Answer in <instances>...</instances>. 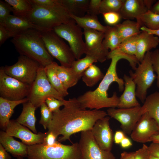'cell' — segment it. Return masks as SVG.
<instances>
[{
  "label": "cell",
  "mask_w": 159,
  "mask_h": 159,
  "mask_svg": "<svg viewBox=\"0 0 159 159\" xmlns=\"http://www.w3.org/2000/svg\"><path fill=\"white\" fill-rule=\"evenodd\" d=\"M159 134V128L156 121L147 112L143 114L130 134L132 139L144 143L151 142L153 136Z\"/></svg>",
  "instance_id": "15"
},
{
  "label": "cell",
  "mask_w": 159,
  "mask_h": 159,
  "mask_svg": "<svg viewBox=\"0 0 159 159\" xmlns=\"http://www.w3.org/2000/svg\"><path fill=\"white\" fill-rule=\"evenodd\" d=\"M12 12L11 6L4 1H0V24H2Z\"/></svg>",
  "instance_id": "40"
},
{
  "label": "cell",
  "mask_w": 159,
  "mask_h": 159,
  "mask_svg": "<svg viewBox=\"0 0 159 159\" xmlns=\"http://www.w3.org/2000/svg\"><path fill=\"white\" fill-rule=\"evenodd\" d=\"M151 59L153 69L157 74V87L159 89V49L151 52Z\"/></svg>",
  "instance_id": "41"
},
{
  "label": "cell",
  "mask_w": 159,
  "mask_h": 159,
  "mask_svg": "<svg viewBox=\"0 0 159 159\" xmlns=\"http://www.w3.org/2000/svg\"><path fill=\"white\" fill-rule=\"evenodd\" d=\"M140 29L141 31H146L150 34L156 35L158 37L159 39V29L155 30H151L143 26L141 27Z\"/></svg>",
  "instance_id": "53"
},
{
  "label": "cell",
  "mask_w": 159,
  "mask_h": 159,
  "mask_svg": "<svg viewBox=\"0 0 159 159\" xmlns=\"http://www.w3.org/2000/svg\"><path fill=\"white\" fill-rule=\"evenodd\" d=\"M59 65L53 62L44 67L45 72L48 80L52 86L64 97L69 94L68 90L64 87L57 74V67Z\"/></svg>",
  "instance_id": "28"
},
{
  "label": "cell",
  "mask_w": 159,
  "mask_h": 159,
  "mask_svg": "<svg viewBox=\"0 0 159 159\" xmlns=\"http://www.w3.org/2000/svg\"><path fill=\"white\" fill-rule=\"evenodd\" d=\"M49 97L61 100H64V97L51 85L45 72L44 67L41 65L26 98L28 101L37 108L45 102L46 100Z\"/></svg>",
  "instance_id": "7"
},
{
  "label": "cell",
  "mask_w": 159,
  "mask_h": 159,
  "mask_svg": "<svg viewBox=\"0 0 159 159\" xmlns=\"http://www.w3.org/2000/svg\"><path fill=\"white\" fill-rule=\"evenodd\" d=\"M154 72L150 51L146 53L134 72L131 70L129 71L130 76L136 85V97L143 103L147 97L148 90L156 78Z\"/></svg>",
  "instance_id": "6"
},
{
  "label": "cell",
  "mask_w": 159,
  "mask_h": 159,
  "mask_svg": "<svg viewBox=\"0 0 159 159\" xmlns=\"http://www.w3.org/2000/svg\"><path fill=\"white\" fill-rule=\"evenodd\" d=\"M13 34L16 35L27 30L34 29L42 32L47 31L34 24L26 18L10 15L2 24Z\"/></svg>",
  "instance_id": "20"
},
{
  "label": "cell",
  "mask_w": 159,
  "mask_h": 159,
  "mask_svg": "<svg viewBox=\"0 0 159 159\" xmlns=\"http://www.w3.org/2000/svg\"><path fill=\"white\" fill-rule=\"evenodd\" d=\"M124 89L119 97L118 108H130L140 106L136 98V85L131 77L126 74L123 76Z\"/></svg>",
  "instance_id": "19"
},
{
  "label": "cell",
  "mask_w": 159,
  "mask_h": 159,
  "mask_svg": "<svg viewBox=\"0 0 159 159\" xmlns=\"http://www.w3.org/2000/svg\"><path fill=\"white\" fill-rule=\"evenodd\" d=\"M110 117L106 116L97 120L91 130L99 146L103 150L111 151L114 142V134L110 125Z\"/></svg>",
  "instance_id": "17"
},
{
  "label": "cell",
  "mask_w": 159,
  "mask_h": 159,
  "mask_svg": "<svg viewBox=\"0 0 159 159\" xmlns=\"http://www.w3.org/2000/svg\"><path fill=\"white\" fill-rule=\"evenodd\" d=\"M149 154L159 158V143L152 142L148 146Z\"/></svg>",
  "instance_id": "47"
},
{
  "label": "cell",
  "mask_w": 159,
  "mask_h": 159,
  "mask_svg": "<svg viewBox=\"0 0 159 159\" xmlns=\"http://www.w3.org/2000/svg\"><path fill=\"white\" fill-rule=\"evenodd\" d=\"M148 159H159V158L150 154Z\"/></svg>",
  "instance_id": "56"
},
{
  "label": "cell",
  "mask_w": 159,
  "mask_h": 159,
  "mask_svg": "<svg viewBox=\"0 0 159 159\" xmlns=\"http://www.w3.org/2000/svg\"><path fill=\"white\" fill-rule=\"evenodd\" d=\"M149 155L148 146L143 144L141 148L135 152L134 159H148Z\"/></svg>",
  "instance_id": "44"
},
{
  "label": "cell",
  "mask_w": 159,
  "mask_h": 159,
  "mask_svg": "<svg viewBox=\"0 0 159 159\" xmlns=\"http://www.w3.org/2000/svg\"><path fill=\"white\" fill-rule=\"evenodd\" d=\"M123 131L118 130L115 132L114 135V141L117 144H120L122 140L126 136Z\"/></svg>",
  "instance_id": "49"
},
{
  "label": "cell",
  "mask_w": 159,
  "mask_h": 159,
  "mask_svg": "<svg viewBox=\"0 0 159 159\" xmlns=\"http://www.w3.org/2000/svg\"><path fill=\"white\" fill-rule=\"evenodd\" d=\"M122 59H126L131 63L133 57L119 52L109 53L107 59H111V62L98 87L95 90L87 91L77 98L82 108L99 110L104 108L117 107L119 97L115 92L109 97L108 90L111 84L114 82L117 83L120 92L124 90V80L119 77L116 71L117 64Z\"/></svg>",
  "instance_id": "2"
},
{
  "label": "cell",
  "mask_w": 159,
  "mask_h": 159,
  "mask_svg": "<svg viewBox=\"0 0 159 159\" xmlns=\"http://www.w3.org/2000/svg\"><path fill=\"white\" fill-rule=\"evenodd\" d=\"M125 0H102L100 7V14L114 12L119 13Z\"/></svg>",
  "instance_id": "37"
},
{
  "label": "cell",
  "mask_w": 159,
  "mask_h": 159,
  "mask_svg": "<svg viewBox=\"0 0 159 159\" xmlns=\"http://www.w3.org/2000/svg\"><path fill=\"white\" fill-rule=\"evenodd\" d=\"M104 75L100 68L93 64L84 72L82 78L87 86L92 87L101 80Z\"/></svg>",
  "instance_id": "32"
},
{
  "label": "cell",
  "mask_w": 159,
  "mask_h": 159,
  "mask_svg": "<svg viewBox=\"0 0 159 159\" xmlns=\"http://www.w3.org/2000/svg\"><path fill=\"white\" fill-rule=\"evenodd\" d=\"M34 5L43 6H52L61 4L60 0H31Z\"/></svg>",
  "instance_id": "45"
},
{
  "label": "cell",
  "mask_w": 159,
  "mask_h": 159,
  "mask_svg": "<svg viewBox=\"0 0 159 159\" xmlns=\"http://www.w3.org/2000/svg\"><path fill=\"white\" fill-rule=\"evenodd\" d=\"M37 108L27 101L23 104L22 111L16 120L21 125L28 127L34 133L37 134L35 127L36 118L35 111Z\"/></svg>",
  "instance_id": "24"
},
{
  "label": "cell",
  "mask_w": 159,
  "mask_h": 159,
  "mask_svg": "<svg viewBox=\"0 0 159 159\" xmlns=\"http://www.w3.org/2000/svg\"><path fill=\"white\" fill-rule=\"evenodd\" d=\"M13 37V34L6 27L0 24V46L9 38Z\"/></svg>",
  "instance_id": "46"
},
{
  "label": "cell",
  "mask_w": 159,
  "mask_h": 159,
  "mask_svg": "<svg viewBox=\"0 0 159 159\" xmlns=\"http://www.w3.org/2000/svg\"><path fill=\"white\" fill-rule=\"evenodd\" d=\"M122 42L126 39L139 34L141 31V25L137 21L126 20L121 23L115 26Z\"/></svg>",
  "instance_id": "26"
},
{
  "label": "cell",
  "mask_w": 159,
  "mask_h": 159,
  "mask_svg": "<svg viewBox=\"0 0 159 159\" xmlns=\"http://www.w3.org/2000/svg\"><path fill=\"white\" fill-rule=\"evenodd\" d=\"M42 32L31 29L15 36L11 40L20 55L26 56L44 67L54 62L43 40Z\"/></svg>",
  "instance_id": "3"
},
{
  "label": "cell",
  "mask_w": 159,
  "mask_h": 159,
  "mask_svg": "<svg viewBox=\"0 0 159 159\" xmlns=\"http://www.w3.org/2000/svg\"><path fill=\"white\" fill-rule=\"evenodd\" d=\"M136 21L142 26H144L150 30H155L159 29V14L150 10L143 14Z\"/></svg>",
  "instance_id": "35"
},
{
  "label": "cell",
  "mask_w": 159,
  "mask_h": 159,
  "mask_svg": "<svg viewBox=\"0 0 159 159\" xmlns=\"http://www.w3.org/2000/svg\"><path fill=\"white\" fill-rule=\"evenodd\" d=\"M5 131L9 135L19 139L27 145L43 143L48 133H35L16 120H10Z\"/></svg>",
  "instance_id": "16"
},
{
  "label": "cell",
  "mask_w": 159,
  "mask_h": 159,
  "mask_svg": "<svg viewBox=\"0 0 159 159\" xmlns=\"http://www.w3.org/2000/svg\"><path fill=\"white\" fill-rule=\"evenodd\" d=\"M11 7L13 15L26 18L32 11L33 4L31 0H5Z\"/></svg>",
  "instance_id": "30"
},
{
  "label": "cell",
  "mask_w": 159,
  "mask_h": 159,
  "mask_svg": "<svg viewBox=\"0 0 159 159\" xmlns=\"http://www.w3.org/2000/svg\"><path fill=\"white\" fill-rule=\"evenodd\" d=\"M28 101L27 98L23 99L13 101L0 97V125L5 130L10 119L14 112L15 108L18 105Z\"/></svg>",
  "instance_id": "23"
},
{
  "label": "cell",
  "mask_w": 159,
  "mask_h": 159,
  "mask_svg": "<svg viewBox=\"0 0 159 159\" xmlns=\"http://www.w3.org/2000/svg\"><path fill=\"white\" fill-rule=\"evenodd\" d=\"M141 106L130 108H108L107 115L119 122L120 127L125 134L130 135L137 123L142 115Z\"/></svg>",
  "instance_id": "14"
},
{
  "label": "cell",
  "mask_w": 159,
  "mask_h": 159,
  "mask_svg": "<svg viewBox=\"0 0 159 159\" xmlns=\"http://www.w3.org/2000/svg\"><path fill=\"white\" fill-rule=\"evenodd\" d=\"M33 4L32 11L25 18L46 30H52L72 19L70 14L61 3L52 6Z\"/></svg>",
  "instance_id": "4"
},
{
  "label": "cell",
  "mask_w": 159,
  "mask_h": 159,
  "mask_svg": "<svg viewBox=\"0 0 159 159\" xmlns=\"http://www.w3.org/2000/svg\"><path fill=\"white\" fill-rule=\"evenodd\" d=\"M59 37L66 40L76 60L85 54V42L82 38V28L72 18L68 22L54 27L52 29Z\"/></svg>",
  "instance_id": "9"
},
{
  "label": "cell",
  "mask_w": 159,
  "mask_h": 159,
  "mask_svg": "<svg viewBox=\"0 0 159 159\" xmlns=\"http://www.w3.org/2000/svg\"><path fill=\"white\" fill-rule=\"evenodd\" d=\"M42 35L50 54L57 59L61 66L71 67L76 59L69 46L53 30L42 32Z\"/></svg>",
  "instance_id": "8"
},
{
  "label": "cell",
  "mask_w": 159,
  "mask_h": 159,
  "mask_svg": "<svg viewBox=\"0 0 159 159\" xmlns=\"http://www.w3.org/2000/svg\"><path fill=\"white\" fill-rule=\"evenodd\" d=\"M16 159H24V158L22 157H19L17 158Z\"/></svg>",
  "instance_id": "57"
},
{
  "label": "cell",
  "mask_w": 159,
  "mask_h": 159,
  "mask_svg": "<svg viewBox=\"0 0 159 159\" xmlns=\"http://www.w3.org/2000/svg\"><path fill=\"white\" fill-rule=\"evenodd\" d=\"M138 34L123 41L121 43L118 48L115 50L126 55L135 56Z\"/></svg>",
  "instance_id": "36"
},
{
  "label": "cell",
  "mask_w": 159,
  "mask_h": 159,
  "mask_svg": "<svg viewBox=\"0 0 159 159\" xmlns=\"http://www.w3.org/2000/svg\"><path fill=\"white\" fill-rule=\"evenodd\" d=\"M64 107L53 112L52 120L49 125L48 132L53 133L61 142L69 140L76 133L91 130L98 120L107 116L104 110H87L82 108L77 98L64 100Z\"/></svg>",
  "instance_id": "1"
},
{
  "label": "cell",
  "mask_w": 159,
  "mask_h": 159,
  "mask_svg": "<svg viewBox=\"0 0 159 159\" xmlns=\"http://www.w3.org/2000/svg\"><path fill=\"white\" fill-rule=\"evenodd\" d=\"M101 1V0H90L87 14L95 16L100 14V7Z\"/></svg>",
  "instance_id": "43"
},
{
  "label": "cell",
  "mask_w": 159,
  "mask_h": 159,
  "mask_svg": "<svg viewBox=\"0 0 159 159\" xmlns=\"http://www.w3.org/2000/svg\"><path fill=\"white\" fill-rule=\"evenodd\" d=\"M120 145L123 148H127L132 145V143L131 140L126 136L122 141Z\"/></svg>",
  "instance_id": "51"
},
{
  "label": "cell",
  "mask_w": 159,
  "mask_h": 159,
  "mask_svg": "<svg viewBox=\"0 0 159 159\" xmlns=\"http://www.w3.org/2000/svg\"><path fill=\"white\" fill-rule=\"evenodd\" d=\"M135 152L124 151L121 154L120 159H134Z\"/></svg>",
  "instance_id": "52"
},
{
  "label": "cell",
  "mask_w": 159,
  "mask_h": 159,
  "mask_svg": "<svg viewBox=\"0 0 159 159\" xmlns=\"http://www.w3.org/2000/svg\"><path fill=\"white\" fill-rule=\"evenodd\" d=\"M104 20L108 24L115 26L118 24L122 18L118 12H112L102 14Z\"/></svg>",
  "instance_id": "39"
},
{
  "label": "cell",
  "mask_w": 159,
  "mask_h": 159,
  "mask_svg": "<svg viewBox=\"0 0 159 159\" xmlns=\"http://www.w3.org/2000/svg\"><path fill=\"white\" fill-rule=\"evenodd\" d=\"M64 100H61L53 97H49L46 100L45 103L50 110L53 113L59 110L60 107L64 105Z\"/></svg>",
  "instance_id": "42"
},
{
  "label": "cell",
  "mask_w": 159,
  "mask_h": 159,
  "mask_svg": "<svg viewBox=\"0 0 159 159\" xmlns=\"http://www.w3.org/2000/svg\"><path fill=\"white\" fill-rule=\"evenodd\" d=\"M155 0H125L120 11L121 18L125 20L136 19L150 10Z\"/></svg>",
  "instance_id": "18"
},
{
  "label": "cell",
  "mask_w": 159,
  "mask_h": 159,
  "mask_svg": "<svg viewBox=\"0 0 159 159\" xmlns=\"http://www.w3.org/2000/svg\"><path fill=\"white\" fill-rule=\"evenodd\" d=\"M78 144L81 159H116L111 151L100 148L95 141L91 130L81 132Z\"/></svg>",
  "instance_id": "13"
},
{
  "label": "cell",
  "mask_w": 159,
  "mask_h": 159,
  "mask_svg": "<svg viewBox=\"0 0 159 159\" xmlns=\"http://www.w3.org/2000/svg\"><path fill=\"white\" fill-rule=\"evenodd\" d=\"M159 43V39L157 36L146 31H141L138 36L135 55L138 61L141 62L146 53L156 48Z\"/></svg>",
  "instance_id": "21"
},
{
  "label": "cell",
  "mask_w": 159,
  "mask_h": 159,
  "mask_svg": "<svg viewBox=\"0 0 159 159\" xmlns=\"http://www.w3.org/2000/svg\"><path fill=\"white\" fill-rule=\"evenodd\" d=\"M31 86L8 75L0 67V97L13 101L23 99L28 96Z\"/></svg>",
  "instance_id": "11"
},
{
  "label": "cell",
  "mask_w": 159,
  "mask_h": 159,
  "mask_svg": "<svg viewBox=\"0 0 159 159\" xmlns=\"http://www.w3.org/2000/svg\"><path fill=\"white\" fill-rule=\"evenodd\" d=\"M11 157L0 143V159H11Z\"/></svg>",
  "instance_id": "50"
},
{
  "label": "cell",
  "mask_w": 159,
  "mask_h": 159,
  "mask_svg": "<svg viewBox=\"0 0 159 159\" xmlns=\"http://www.w3.org/2000/svg\"><path fill=\"white\" fill-rule=\"evenodd\" d=\"M151 142L159 143V134L152 136L151 138Z\"/></svg>",
  "instance_id": "55"
},
{
  "label": "cell",
  "mask_w": 159,
  "mask_h": 159,
  "mask_svg": "<svg viewBox=\"0 0 159 159\" xmlns=\"http://www.w3.org/2000/svg\"><path fill=\"white\" fill-rule=\"evenodd\" d=\"M143 115L147 112L156 122L159 128V92L156 91L147 96L141 106Z\"/></svg>",
  "instance_id": "25"
},
{
  "label": "cell",
  "mask_w": 159,
  "mask_h": 159,
  "mask_svg": "<svg viewBox=\"0 0 159 159\" xmlns=\"http://www.w3.org/2000/svg\"><path fill=\"white\" fill-rule=\"evenodd\" d=\"M83 29L85 39V54L95 58L98 62H104L107 59L109 52V49L103 44L104 33L91 29Z\"/></svg>",
  "instance_id": "12"
},
{
  "label": "cell",
  "mask_w": 159,
  "mask_h": 159,
  "mask_svg": "<svg viewBox=\"0 0 159 159\" xmlns=\"http://www.w3.org/2000/svg\"><path fill=\"white\" fill-rule=\"evenodd\" d=\"M71 17L81 28L87 29L104 32L107 26H104L99 21L97 16L87 14L82 17L71 15Z\"/></svg>",
  "instance_id": "27"
},
{
  "label": "cell",
  "mask_w": 159,
  "mask_h": 159,
  "mask_svg": "<svg viewBox=\"0 0 159 159\" xmlns=\"http://www.w3.org/2000/svg\"><path fill=\"white\" fill-rule=\"evenodd\" d=\"M0 143L5 150L13 156L17 158L27 157V145L15 140L6 132L0 131Z\"/></svg>",
  "instance_id": "22"
},
{
  "label": "cell",
  "mask_w": 159,
  "mask_h": 159,
  "mask_svg": "<svg viewBox=\"0 0 159 159\" xmlns=\"http://www.w3.org/2000/svg\"><path fill=\"white\" fill-rule=\"evenodd\" d=\"M57 73L64 87L67 90L75 85L80 80L71 67L59 65Z\"/></svg>",
  "instance_id": "31"
},
{
  "label": "cell",
  "mask_w": 159,
  "mask_h": 159,
  "mask_svg": "<svg viewBox=\"0 0 159 159\" xmlns=\"http://www.w3.org/2000/svg\"><path fill=\"white\" fill-rule=\"evenodd\" d=\"M40 107L41 117L39 123L46 130L52 120L53 113L50 110L45 102L43 103Z\"/></svg>",
  "instance_id": "38"
},
{
  "label": "cell",
  "mask_w": 159,
  "mask_h": 159,
  "mask_svg": "<svg viewBox=\"0 0 159 159\" xmlns=\"http://www.w3.org/2000/svg\"><path fill=\"white\" fill-rule=\"evenodd\" d=\"M107 26L102 43L105 48L112 51L117 48L121 42L115 27L108 25Z\"/></svg>",
  "instance_id": "33"
},
{
  "label": "cell",
  "mask_w": 159,
  "mask_h": 159,
  "mask_svg": "<svg viewBox=\"0 0 159 159\" xmlns=\"http://www.w3.org/2000/svg\"><path fill=\"white\" fill-rule=\"evenodd\" d=\"M27 147L28 159H81L78 142L66 145L57 141L52 145L42 143Z\"/></svg>",
  "instance_id": "5"
},
{
  "label": "cell",
  "mask_w": 159,
  "mask_h": 159,
  "mask_svg": "<svg viewBox=\"0 0 159 159\" xmlns=\"http://www.w3.org/2000/svg\"><path fill=\"white\" fill-rule=\"evenodd\" d=\"M89 0H60L61 4L71 15L82 17L87 13Z\"/></svg>",
  "instance_id": "29"
},
{
  "label": "cell",
  "mask_w": 159,
  "mask_h": 159,
  "mask_svg": "<svg viewBox=\"0 0 159 159\" xmlns=\"http://www.w3.org/2000/svg\"><path fill=\"white\" fill-rule=\"evenodd\" d=\"M150 10L155 13L159 14V0L152 6Z\"/></svg>",
  "instance_id": "54"
},
{
  "label": "cell",
  "mask_w": 159,
  "mask_h": 159,
  "mask_svg": "<svg viewBox=\"0 0 159 159\" xmlns=\"http://www.w3.org/2000/svg\"><path fill=\"white\" fill-rule=\"evenodd\" d=\"M47 132V134L44 138L43 144L48 145H52L57 141L56 139L57 138L52 132L48 131Z\"/></svg>",
  "instance_id": "48"
},
{
  "label": "cell",
  "mask_w": 159,
  "mask_h": 159,
  "mask_svg": "<svg viewBox=\"0 0 159 159\" xmlns=\"http://www.w3.org/2000/svg\"><path fill=\"white\" fill-rule=\"evenodd\" d=\"M98 62L95 58L88 55L84 58L74 60L71 67L75 74L80 79L84 72L94 63Z\"/></svg>",
  "instance_id": "34"
},
{
  "label": "cell",
  "mask_w": 159,
  "mask_h": 159,
  "mask_svg": "<svg viewBox=\"0 0 159 159\" xmlns=\"http://www.w3.org/2000/svg\"><path fill=\"white\" fill-rule=\"evenodd\" d=\"M41 65L36 61L26 56L20 55L15 64L2 67L8 75L32 85L36 78Z\"/></svg>",
  "instance_id": "10"
}]
</instances>
